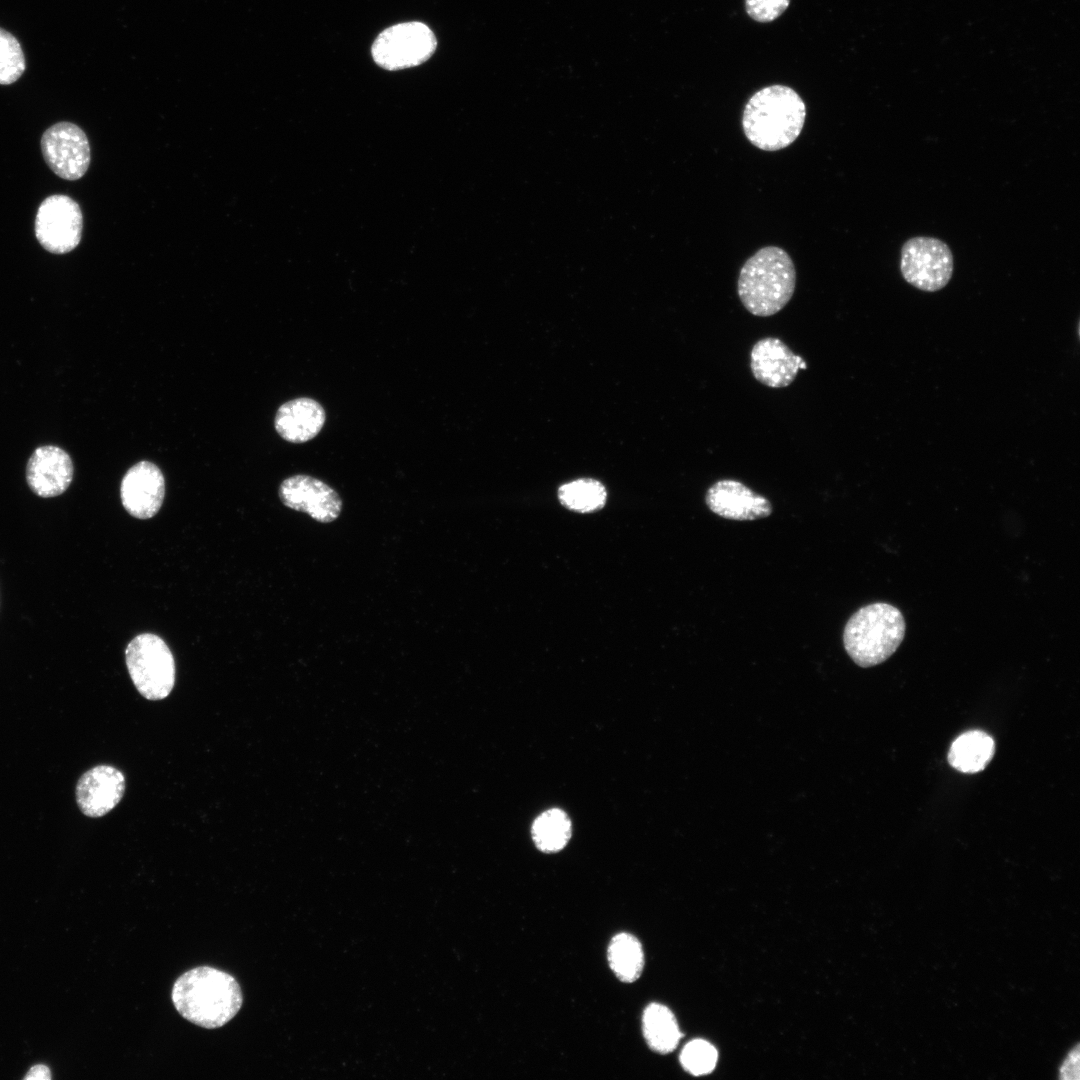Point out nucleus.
<instances>
[{"instance_id":"1","label":"nucleus","mask_w":1080,"mask_h":1080,"mask_svg":"<svg viewBox=\"0 0 1080 1080\" xmlns=\"http://www.w3.org/2000/svg\"><path fill=\"white\" fill-rule=\"evenodd\" d=\"M171 998L185 1019L207 1029L219 1028L229 1022L243 1002L236 979L208 966L182 974L173 985Z\"/></svg>"},{"instance_id":"2","label":"nucleus","mask_w":1080,"mask_h":1080,"mask_svg":"<svg viewBox=\"0 0 1080 1080\" xmlns=\"http://www.w3.org/2000/svg\"><path fill=\"white\" fill-rule=\"evenodd\" d=\"M805 118V103L794 89L771 85L749 98L743 110L742 127L746 138L755 147L777 151L797 139Z\"/></svg>"},{"instance_id":"3","label":"nucleus","mask_w":1080,"mask_h":1080,"mask_svg":"<svg viewBox=\"0 0 1080 1080\" xmlns=\"http://www.w3.org/2000/svg\"><path fill=\"white\" fill-rule=\"evenodd\" d=\"M796 270L789 254L777 246L759 249L742 266L737 287L741 303L759 317L778 313L791 300Z\"/></svg>"},{"instance_id":"4","label":"nucleus","mask_w":1080,"mask_h":1080,"mask_svg":"<svg viewBox=\"0 0 1080 1080\" xmlns=\"http://www.w3.org/2000/svg\"><path fill=\"white\" fill-rule=\"evenodd\" d=\"M905 635V621L895 606L876 602L860 608L847 621L843 633L846 652L867 668L887 660Z\"/></svg>"},{"instance_id":"5","label":"nucleus","mask_w":1080,"mask_h":1080,"mask_svg":"<svg viewBox=\"0 0 1080 1080\" xmlns=\"http://www.w3.org/2000/svg\"><path fill=\"white\" fill-rule=\"evenodd\" d=\"M133 684L146 699L166 698L175 684V661L167 644L151 633L137 635L125 650Z\"/></svg>"},{"instance_id":"6","label":"nucleus","mask_w":1080,"mask_h":1080,"mask_svg":"<svg viewBox=\"0 0 1080 1080\" xmlns=\"http://www.w3.org/2000/svg\"><path fill=\"white\" fill-rule=\"evenodd\" d=\"M437 40L424 23H398L383 30L374 40L371 54L374 62L389 71L418 66L435 52Z\"/></svg>"},{"instance_id":"7","label":"nucleus","mask_w":1080,"mask_h":1080,"mask_svg":"<svg viewBox=\"0 0 1080 1080\" xmlns=\"http://www.w3.org/2000/svg\"><path fill=\"white\" fill-rule=\"evenodd\" d=\"M900 271L906 282L925 292L944 288L953 273V255L940 239L917 236L901 248Z\"/></svg>"},{"instance_id":"8","label":"nucleus","mask_w":1080,"mask_h":1080,"mask_svg":"<svg viewBox=\"0 0 1080 1080\" xmlns=\"http://www.w3.org/2000/svg\"><path fill=\"white\" fill-rule=\"evenodd\" d=\"M83 216L79 204L67 195L45 198L35 217V236L50 253L66 254L81 240Z\"/></svg>"},{"instance_id":"9","label":"nucleus","mask_w":1080,"mask_h":1080,"mask_svg":"<svg viewBox=\"0 0 1080 1080\" xmlns=\"http://www.w3.org/2000/svg\"><path fill=\"white\" fill-rule=\"evenodd\" d=\"M41 150L46 164L60 178L80 179L90 164V146L84 131L74 123L58 122L50 126L41 138Z\"/></svg>"},{"instance_id":"10","label":"nucleus","mask_w":1080,"mask_h":1080,"mask_svg":"<svg viewBox=\"0 0 1080 1080\" xmlns=\"http://www.w3.org/2000/svg\"><path fill=\"white\" fill-rule=\"evenodd\" d=\"M279 497L286 507L304 512L320 523L333 522L342 511L339 494L324 481L309 475L297 474L283 480Z\"/></svg>"},{"instance_id":"11","label":"nucleus","mask_w":1080,"mask_h":1080,"mask_svg":"<svg viewBox=\"0 0 1080 1080\" xmlns=\"http://www.w3.org/2000/svg\"><path fill=\"white\" fill-rule=\"evenodd\" d=\"M74 476L70 454L58 445L46 444L35 448L28 458L25 477L30 490L41 498L63 494Z\"/></svg>"},{"instance_id":"12","label":"nucleus","mask_w":1080,"mask_h":1080,"mask_svg":"<svg viewBox=\"0 0 1080 1080\" xmlns=\"http://www.w3.org/2000/svg\"><path fill=\"white\" fill-rule=\"evenodd\" d=\"M164 494V476L152 462L136 463L122 478L121 501L125 510L135 518L153 517L163 503Z\"/></svg>"},{"instance_id":"13","label":"nucleus","mask_w":1080,"mask_h":1080,"mask_svg":"<svg viewBox=\"0 0 1080 1080\" xmlns=\"http://www.w3.org/2000/svg\"><path fill=\"white\" fill-rule=\"evenodd\" d=\"M750 367L754 378L771 388L790 385L800 369H807L805 360L776 337L758 340L750 352Z\"/></svg>"},{"instance_id":"14","label":"nucleus","mask_w":1080,"mask_h":1080,"mask_svg":"<svg viewBox=\"0 0 1080 1080\" xmlns=\"http://www.w3.org/2000/svg\"><path fill=\"white\" fill-rule=\"evenodd\" d=\"M124 792L123 773L110 765H98L86 771L75 788L79 809L92 818L109 813L120 802Z\"/></svg>"},{"instance_id":"15","label":"nucleus","mask_w":1080,"mask_h":1080,"mask_svg":"<svg viewBox=\"0 0 1080 1080\" xmlns=\"http://www.w3.org/2000/svg\"><path fill=\"white\" fill-rule=\"evenodd\" d=\"M705 502L712 512L732 520H755L772 512L768 499L734 479L719 480L710 486Z\"/></svg>"},{"instance_id":"16","label":"nucleus","mask_w":1080,"mask_h":1080,"mask_svg":"<svg viewBox=\"0 0 1080 1080\" xmlns=\"http://www.w3.org/2000/svg\"><path fill=\"white\" fill-rule=\"evenodd\" d=\"M326 421L323 406L315 399L300 397L282 404L275 415L277 433L291 443H304L315 438Z\"/></svg>"},{"instance_id":"17","label":"nucleus","mask_w":1080,"mask_h":1080,"mask_svg":"<svg viewBox=\"0 0 1080 1080\" xmlns=\"http://www.w3.org/2000/svg\"><path fill=\"white\" fill-rule=\"evenodd\" d=\"M994 740L987 733L972 730L960 735L951 745L948 761L963 773L983 770L994 755Z\"/></svg>"},{"instance_id":"18","label":"nucleus","mask_w":1080,"mask_h":1080,"mask_svg":"<svg viewBox=\"0 0 1080 1080\" xmlns=\"http://www.w3.org/2000/svg\"><path fill=\"white\" fill-rule=\"evenodd\" d=\"M642 1030L648 1046L659 1054H668L678 1045L681 1032L674 1014L659 1003L649 1004L642 1016Z\"/></svg>"},{"instance_id":"19","label":"nucleus","mask_w":1080,"mask_h":1080,"mask_svg":"<svg viewBox=\"0 0 1080 1080\" xmlns=\"http://www.w3.org/2000/svg\"><path fill=\"white\" fill-rule=\"evenodd\" d=\"M607 957L611 970L620 981L632 983L641 976L644 953L634 935L625 932L615 935L609 943Z\"/></svg>"},{"instance_id":"20","label":"nucleus","mask_w":1080,"mask_h":1080,"mask_svg":"<svg viewBox=\"0 0 1080 1080\" xmlns=\"http://www.w3.org/2000/svg\"><path fill=\"white\" fill-rule=\"evenodd\" d=\"M531 835L536 847L542 852H558L566 846L571 837L570 819L560 809H549L535 819Z\"/></svg>"},{"instance_id":"21","label":"nucleus","mask_w":1080,"mask_h":1080,"mask_svg":"<svg viewBox=\"0 0 1080 1080\" xmlns=\"http://www.w3.org/2000/svg\"><path fill=\"white\" fill-rule=\"evenodd\" d=\"M562 505L577 512L601 509L607 498L605 487L594 479H579L562 485L558 491Z\"/></svg>"},{"instance_id":"22","label":"nucleus","mask_w":1080,"mask_h":1080,"mask_svg":"<svg viewBox=\"0 0 1080 1080\" xmlns=\"http://www.w3.org/2000/svg\"><path fill=\"white\" fill-rule=\"evenodd\" d=\"M25 69V56L18 39L0 27V85L16 82Z\"/></svg>"},{"instance_id":"23","label":"nucleus","mask_w":1080,"mask_h":1080,"mask_svg":"<svg viewBox=\"0 0 1080 1080\" xmlns=\"http://www.w3.org/2000/svg\"><path fill=\"white\" fill-rule=\"evenodd\" d=\"M717 1059V1050L712 1044L702 1039L690 1041L680 1055L682 1067L695 1076L710 1073L715 1068Z\"/></svg>"},{"instance_id":"24","label":"nucleus","mask_w":1080,"mask_h":1080,"mask_svg":"<svg viewBox=\"0 0 1080 1080\" xmlns=\"http://www.w3.org/2000/svg\"><path fill=\"white\" fill-rule=\"evenodd\" d=\"M789 4L790 0H745V9L752 20L769 23L779 18Z\"/></svg>"},{"instance_id":"25","label":"nucleus","mask_w":1080,"mask_h":1080,"mask_svg":"<svg viewBox=\"0 0 1080 1080\" xmlns=\"http://www.w3.org/2000/svg\"><path fill=\"white\" fill-rule=\"evenodd\" d=\"M1062 1079H1079V1047L1076 1045L1064 1059L1060 1070Z\"/></svg>"},{"instance_id":"26","label":"nucleus","mask_w":1080,"mask_h":1080,"mask_svg":"<svg viewBox=\"0 0 1080 1080\" xmlns=\"http://www.w3.org/2000/svg\"><path fill=\"white\" fill-rule=\"evenodd\" d=\"M50 1078H51V1076H50L49 1068L46 1067L45 1065L33 1066L28 1071L27 1075L25 1076V1079H29V1080H35V1079L48 1080Z\"/></svg>"}]
</instances>
